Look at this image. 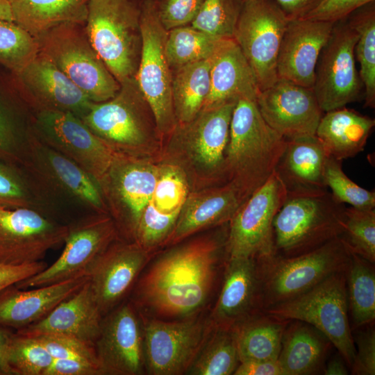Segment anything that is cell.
<instances>
[{
  "label": "cell",
  "mask_w": 375,
  "mask_h": 375,
  "mask_svg": "<svg viewBox=\"0 0 375 375\" xmlns=\"http://www.w3.org/2000/svg\"><path fill=\"white\" fill-rule=\"evenodd\" d=\"M228 227L178 242L144 267L129 299L141 316L176 320L200 314L227 259Z\"/></svg>",
  "instance_id": "6da1fadb"
},
{
  "label": "cell",
  "mask_w": 375,
  "mask_h": 375,
  "mask_svg": "<svg viewBox=\"0 0 375 375\" xmlns=\"http://www.w3.org/2000/svg\"><path fill=\"white\" fill-rule=\"evenodd\" d=\"M286 142L265 121L256 100H238L231 119L222 184L231 183L247 199L274 173Z\"/></svg>",
  "instance_id": "7a4b0ae2"
},
{
  "label": "cell",
  "mask_w": 375,
  "mask_h": 375,
  "mask_svg": "<svg viewBox=\"0 0 375 375\" xmlns=\"http://www.w3.org/2000/svg\"><path fill=\"white\" fill-rule=\"evenodd\" d=\"M120 85L112 98L93 103L81 119L115 152L149 158L162 143L154 114L135 78Z\"/></svg>",
  "instance_id": "3957f363"
},
{
  "label": "cell",
  "mask_w": 375,
  "mask_h": 375,
  "mask_svg": "<svg viewBox=\"0 0 375 375\" xmlns=\"http://www.w3.org/2000/svg\"><path fill=\"white\" fill-rule=\"evenodd\" d=\"M142 0H90L85 24L88 39L122 83L135 78L141 56Z\"/></svg>",
  "instance_id": "277c9868"
},
{
  "label": "cell",
  "mask_w": 375,
  "mask_h": 375,
  "mask_svg": "<svg viewBox=\"0 0 375 375\" xmlns=\"http://www.w3.org/2000/svg\"><path fill=\"white\" fill-rule=\"evenodd\" d=\"M235 103L201 110L188 122L176 124L166 140L169 155L190 180L222 185L225 151Z\"/></svg>",
  "instance_id": "5b68a950"
},
{
  "label": "cell",
  "mask_w": 375,
  "mask_h": 375,
  "mask_svg": "<svg viewBox=\"0 0 375 375\" xmlns=\"http://www.w3.org/2000/svg\"><path fill=\"white\" fill-rule=\"evenodd\" d=\"M345 208L329 191L287 196L273 221L274 254L300 255L339 238Z\"/></svg>",
  "instance_id": "8992f818"
},
{
  "label": "cell",
  "mask_w": 375,
  "mask_h": 375,
  "mask_svg": "<svg viewBox=\"0 0 375 375\" xmlns=\"http://www.w3.org/2000/svg\"><path fill=\"white\" fill-rule=\"evenodd\" d=\"M351 253L340 238L306 253L257 258L263 310L310 290L331 274L346 270Z\"/></svg>",
  "instance_id": "52a82bcc"
},
{
  "label": "cell",
  "mask_w": 375,
  "mask_h": 375,
  "mask_svg": "<svg viewBox=\"0 0 375 375\" xmlns=\"http://www.w3.org/2000/svg\"><path fill=\"white\" fill-rule=\"evenodd\" d=\"M346 270L331 274L307 292L263 312L313 326L330 340L351 368L356 349L349 320Z\"/></svg>",
  "instance_id": "ba28073f"
},
{
  "label": "cell",
  "mask_w": 375,
  "mask_h": 375,
  "mask_svg": "<svg viewBox=\"0 0 375 375\" xmlns=\"http://www.w3.org/2000/svg\"><path fill=\"white\" fill-rule=\"evenodd\" d=\"M18 165L49 202L65 198L108 214L97 182L83 168L38 138L27 128Z\"/></svg>",
  "instance_id": "9c48e42d"
},
{
  "label": "cell",
  "mask_w": 375,
  "mask_h": 375,
  "mask_svg": "<svg viewBox=\"0 0 375 375\" xmlns=\"http://www.w3.org/2000/svg\"><path fill=\"white\" fill-rule=\"evenodd\" d=\"M39 51L48 57L94 103L106 101L120 83L91 44L85 24L65 23L35 38Z\"/></svg>",
  "instance_id": "30bf717a"
},
{
  "label": "cell",
  "mask_w": 375,
  "mask_h": 375,
  "mask_svg": "<svg viewBox=\"0 0 375 375\" xmlns=\"http://www.w3.org/2000/svg\"><path fill=\"white\" fill-rule=\"evenodd\" d=\"M158 173V164L149 157L115 153L97 183L119 239L134 242L142 212L152 199Z\"/></svg>",
  "instance_id": "8fae6325"
},
{
  "label": "cell",
  "mask_w": 375,
  "mask_h": 375,
  "mask_svg": "<svg viewBox=\"0 0 375 375\" xmlns=\"http://www.w3.org/2000/svg\"><path fill=\"white\" fill-rule=\"evenodd\" d=\"M141 317L146 370L153 375L188 373L214 328L201 314L176 320Z\"/></svg>",
  "instance_id": "7c38bea8"
},
{
  "label": "cell",
  "mask_w": 375,
  "mask_h": 375,
  "mask_svg": "<svg viewBox=\"0 0 375 375\" xmlns=\"http://www.w3.org/2000/svg\"><path fill=\"white\" fill-rule=\"evenodd\" d=\"M142 44L135 79L154 114L159 135L165 140L176 125L172 70L165 53L167 31L158 17L153 0H142Z\"/></svg>",
  "instance_id": "4fadbf2b"
},
{
  "label": "cell",
  "mask_w": 375,
  "mask_h": 375,
  "mask_svg": "<svg viewBox=\"0 0 375 375\" xmlns=\"http://www.w3.org/2000/svg\"><path fill=\"white\" fill-rule=\"evenodd\" d=\"M289 21L272 0L244 2L233 39L250 65L260 91L278 79L277 58Z\"/></svg>",
  "instance_id": "5bb4252c"
},
{
  "label": "cell",
  "mask_w": 375,
  "mask_h": 375,
  "mask_svg": "<svg viewBox=\"0 0 375 375\" xmlns=\"http://www.w3.org/2000/svg\"><path fill=\"white\" fill-rule=\"evenodd\" d=\"M286 198L285 188L274 172L229 221L227 258L257 259L274 254L273 221Z\"/></svg>",
  "instance_id": "9a60e30c"
},
{
  "label": "cell",
  "mask_w": 375,
  "mask_h": 375,
  "mask_svg": "<svg viewBox=\"0 0 375 375\" xmlns=\"http://www.w3.org/2000/svg\"><path fill=\"white\" fill-rule=\"evenodd\" d=\"M358 38L346 18L334 23L320 53L312 88L324 112L344 107L360 97L363 86L355 62Z\"/></svg>",
  "instance_id": "2e32d148"
},
{
  "label": "cell",
  "mask_w": 375,
  "mask_h": 375,
  "mask_svg": "<svg viewBox=\"0 0 375 375\" xmlns=\"http://www.w3.org/2000/svg\"><path fill=\"white\" fill-rule=\"evenodd\" d=\"M117 239L118 233L109 214L96 213L84 217L69 225L65 248L52 265L15 285L26 289L87 276L94 261Z\"/></svg>",
  "instance_id": "e0dca14e"
},
{
  "label": "cell",
  "mask_w": 375,
  "mask_h": 375,
  "mask_svg": "<svg viewBox=\"0 0 375 375\" xmlns=\"http://www.w3.org/2000/svg\"><path fill=\"white\" fill-rule=\"evenodd\" d=\"M31 129L44 142L83 168L97 183L108 169L115 153L80 117L69 112H35Z\"/></svg>",
  "instance_id": "ac0fdd59"
},
{
  "label": "cell",
  "mask_w": 375,
  "mask_h": 375,
  "mask_svg": "<svg viewBox=\"0 0 375 375\" xmlns=\"http://www.w3.org/2000/svg\"><path fill=\"white\" fill-rule=\"evenodd\" d=\"M69 226L29 208L0 207V265L41 261L47 252L65 242Z\"/></svg>",
  "instance_id": "d6986e66"
},
{
  "label": "cell",
  "mask_w": 375,
  "mask_h": 375,
  "mask_svg": "<svg viewBox=\"0 0 375 375\" xmlns=\"http://www.w3.org/2000/svg\"><path fill=\"white\" fill-rule=\"evenodd\" d=\"M94 347L105 375L144 372L143 321L129 300L103 317Z\"/></svg>",
  "instance_id": "ffe728a7"
},
{
  "label": "cell",
  "mask_w": 375,
  "mask_h": 375,
  "mask_svg": "<svg viewBox=\"0 0 375 375\" xmlns=\"http://www.w3.org/2000/svg\"><path fill=\"white\" fill-rule=\"evenodd\" d=\"M150 258L137 243L117 239L94 261L87 276L103 317L131 293Z\"/></svg>",
  "instance_id": "44dd1931"
},
{
  "label": "cell",
  "mask_w": 375,
  "mask_h": 375,
  "mask_svg": "<svg viewBox=\"0 0 375 375\" xmlns=\"http://www.w3.org/2000/svg\"><path fill=\"white\" fill-rule=\"evenodd\" d=\"M256 103L267 124L287 140L315 135L324 113L312 88L282 78L260 91Z\"/></svg>",
  "instance_id": "7402d4cb"
},
{
  "label": "cell",
  "mask_w": 375,
  "mask_h": 375,
  "mask_svg": "<svg viewBox=\"0 0 375 375\" xmlns=\"http://www.w3.org/2000/svg\"><path fill=\"white\" fill-rule=\"evenodd\" d=\"M15 75L22 87L24 99L35 112H69L81 119L94 103L40 51Z\"/></svg>",
  "instance_id": "603a6c76"
},
{
  "label": "cell",
  "mask_w": 375,
  "mask_h": 375,
  "mask_svg": "<svg viewBox=\"0 0 375 375\" xmlns=\"http://www.w3.org/2000/svg\"><path fill=\"white\" fill-rule=\"evenodd\" d=\"M220 292L208 318L214 326H233L263 311L257 259L227 258Z\"/></svg>",
  "instance_id": "cb8c5ba5"
},
{
  "label": "cell",
  "mask_w": 375,
  "mask_h": 375,
  "mask_svg": "<svg viewBox=\"0 0 375 375\" xmlns=\"http://www.w3.org/2000/svg\"><path fill=\"white\" fill-rule=\"evenodd\" d=\"M333 25V23L308 19L290 20L277 58L278 78L313 88L317 60Z\"/></svg>",
  "instance_id": "d4e9b609"
},
{
  "label": "cell",
  "mask_w": 375,
  "mask_h": 375,
  "mask_svg": "<svg viewBox=\"0 0 375 375\" xmlns=\"http://www.w3.org/2000/svg\"><path fill=\"white\" fill-rule=\"evenodd\" d=\"M246 199L231 183L190 192L165 245H174L204 228L228 223Z\"/></svg>",
  "instance_id": "484cf974"
},
{
  "label": "cell",
  "mask_w": 375,
  "mask_h": 375,
  "mask_svg": "<svg viewBox=\"0 0 375 375\" xmlns=\"http://www.w3.org/2000/svg\"><path fill=\"white\" fill-rule=\"evenodd\" d=\"M329 155L315 135L287 140L274 172L287 196L311 195L329 191L325 167Z\"/></svg>",
  "instance_id": "4316f807"
},
{
  "label": "cell",
  "mask_w": 375,
  "mask_h": 375,
  "mask_svg": "<svg viewBox=\"0 0 375 375\" xmlns=\"http://www.w3.org/2000/svg\"><path fill=\"white\" fill-rule=\"evenodd\" d=\"M87 281L83 276L36 288H5L0 291V326L17 331L40 321Z\"/></svg>",
  "instance_id": "83f0119b"
},
{
  "label": "cell",
  "mask_w": 375,
  "mask_h": 375,
  "mask_svg": "<svg viewBox=\"0 0 375 375\" xmlns=\"http://www.w3.org/2000/svg\"><path fill=\"white\" fill-rule=\"evenodd\" d=\"M102 319L88 278L79 290L58 303L44 318L16 332L30 336L65 335L94 346Z\"/></svg>",
  "instance_id": "f1b7e54d"
},
{
  "label": "cell",
  "mask_w": 375,
  "mask_h": 375,
  "mask_svg": "<svg viewBox=\"0 0 375 375\" xmlns=\"http://www.w3.org/2000/svg\"><path fill=\"white\" fill-rule=\"evenodd\" d=\"M260 92L256 77L233 38L223 40L210 69V90L202 110L235 103L241 99L256 101Z\"/></svg>",
  "instance_id": "f546056e"
},
{
  "label": "cell",
  "mask_w": 375,
  "mask_h": 375,
  "mask_svg": "<svg viewBox=\"0 0 375 375\" xmlns=\"http://www.w3.org/2000/svg\"><path fill=\"white\" fill-rule=\"evenodd\" d=\"M332 347L330 340L313 326L290 320L283 334L277 361L284 375L322 374Z\"/></svg>",
  "instance_id": "4dcf8cb0"
},
{
  "label": "cell",
  "mask_w": 375,
  "mask_h": 375,
  "mask_svg": "<svg viewBox=\"0 0 375 375\" xmlns=\"http://www.w3.org/2000/svg\"><path fill=\"white\" fill-rule=\"evenodd\" d=\"M374 125V119L344 106L325 112L315 135L330 156L342 161L363 151Z\"/></svg>",
  "instance_id": "1f68e13d"
},
{
  "label": "cell",
  "mask_w": 375,
  "mask_h": 375,
  "mask_svg": "<svg viewBox=\"0 0 375 375\" xmlns=\"http://www.w3.org/2000/svg\"><path fill=\"white\" fill-rule=\"evenodd\" d=\"M90 0H10L12 22L35 38L65 23L85 24Z\"/></svg>",
  "instance_id": "d6a6232c"
},
{
  "label": "cell",
  "mask_w": 375,
  "mask_h": 375,
  "mask_svg": "<svg viewBox=\"0 0 375 375\" xmlns=\"http://www.w3.org/2000/svg\"><path fill=\"white\" fill-rule=\"evenodd\" d=\"M289 321L262 311L233 326L240 362L277 360Z\"/></svg>",
  "instance_id": "836d02e7"
},
{
  "label": "cell",
  "mask_w": 375,
  "mask_h": 375,
  "mask_svg": "<svg viewBox=\"0 0 375 375\" xmlns=\"http://www.w3.org/2000/svg\"><path fill=\"white\" fill-rule=\"evenodd\" d=\"M213 55L172 70V94L176 124L190 122L202 110L210 90Z\"/></svg>",
  "instance_id": "e575fe53"
},
{
  "label": "cell",
  "mask_w": 375,
  "mask_h": 375,
  "mask_svg": "<svg viewBox=\"0 0 375 375\" xmlns=\"http://www.w3.org/2000/svg\"><path fill=\"white\" fill-rule=\"evenodd\" d=\"M346 287L349 313L352 321L351 329L374 323V263L351 253V261L346 270Z\"/></svg>",
  "instance_id": "d590c367"
},
{
  "label": "cell",
  "mask_w": 375,
  "mask_h": 375,
  "mask_svg": "<svg viewBox=\"0 0 375 375\" xmlns=\"http://www.w3.org/2000/svg\"><path fill=\"white\" fill-rule=\"evenodd\" d=\"M358 33L355 56L360 64L359 76L364 87L365 106L375 107V1L353 12L347 17Z\"/></svg>",
  "instance_id": "8d00e7d4"
},
{
  "label": "cell",
  "mask_w": 375,
  "mask_h": 375,
  "mask_svg": "<svg viewBox=\"0 0 375 375\" xmlns=\"http://www.w3.org/2000/svg\"><path fill=\"white\" fill-rule=\"evenodd\" d=\"M240 363L233 326H214L188 373L230 375Z\"/></svg>",
  "instance_id": "74e56055"
},
{
  "label": "cell",
  "mask_w": 375,
  "mask_h": 375,
  "mask_svg": "<svg viewBox=\"0 0 375 375\" xmlns=\"http://www.w3.org/2000/svg\"><path fill=\"white\" fill-rule=\"evenodd\" d=\"M223 40L191 25L167 31L165 53L171 70L210 58Z\"/></svg>",
  "instance_id": "f35d334b"
},
{
  "label": "cell",
  "mask_w": 375,
  "mask_h": 375,
  "mask_svg": "<svg viewBox=\"0 0 375 375\" xmlns=\"http://www.w3.org/2000/svg\"><path fill=\"white\" fill-rule=\"evenodd\" d=\"M48 203L18 165L0 158V207L29 208L45 213Z\"/></svg>",
  "instance_id": "ab89813d"
},
{
  "label": "cell",
  "mask_w": 375,
  "mask_h": 375,
  "mask_svg": "<svg viewBox=\"0 0 375 375\" xmlns=\"http://www.w3.org/2000/svg\"><path fill=\"white\" fill-rule=\"evenodd\" d=\"M339 238L351 252L375 262V210L345 208L343 230Z\"/></svg>",
  "instance_id": "60d3db41"
},
{
  "label": "cell",
  "mask_w": 375,
  "mask_h": 375,
  "mask_svg": "<svg viewBox=\"0 0 375 375\" xmlns=\"http://www.w3.org/2000/svg\"><path fill=\"white\" fill-rule=\"evenodd\" d=\"M39 53L36 39L15 22L0 19V65L14 74Z\"/></svg>",
  "instance_id": "b9f144b4"
},
{
  "label": "cell",
  "mask_w": 375,
  "mask_h": 375,
  "mask_svg": "<svg viewBox=\"0 0 375 375\" xmlns=\"http://www.w3.org/2000/svg\"><path fill=\"white\" fill-rule=\"evenodd\" d=\"M53 358L35 337L14 332L8 363L12 375H44Z\"/></svg>",
  "instance_id": "7bdbcfd3"
},
{
  "label": "cell",
  "mask_w": 375,
  "mask_h": 375,
  "mask_svg": "<svg viewBox=\"0 0 375 375\" xmlns=\"http://www.w3.org/2000/svg\"><path fill=\"white\" fill-rule=\"evenodd\" d=\"M190 184L182 168L169 161L158 164L151 202L163 213L180 211L190 194Z\"/></svg>",
  "instance_id": "ee69618b"
},
{
  "label": "cell",
  "mask_w": 375,
  "mask_h": 375,
  "mask_svg": "<svg viewBox=\"0 0 375 375\" xmlns=\"http://www.w3.org/2000/svg\"><path fill=\"white\" fill-rule=\"evenodd\" d=\"M243 4L242 0H204L190 25L219 39L233 38Z\"/></svg>",
  "instance_id": "f6af8a7d"
},
{
  "label": "cell",
  "mask_w": 375,
  "mask_h": 375,
  "mask_svg": "<svg viewBox=\"0 0 375 375\" xmlns=\"http://www.w3.org/2000/svg\"><path fill=\"white\" fill-rule=\"evenodd\" d=\"M324 176L329 192L338 203L359 209H374V191L367 190L351 180L343 172L341 160L329 156Z\"/></svg>",
  "instance_id": "bcb514c9"
},
{
  "label": "cell",
  "mask_w": 375,
  "mask_h": 375,
  "mask_svg": "<svg viewBox=\"0 0 375 375\" xmlns=\"http://www.w3.org/2000/svg\"><path fill=\"white\" fill-rule=\"evenodd\" d=\"M180 211L161 212L151 201L142 212L134 242L149 253L165 246L175 227Z\"/></svg>",
  "instance_id": "7dc6e473"
},
{
  "label": "cell",
  "mask_w": 375,
  "mask_h": 375,
  "mask_svg": "<svg viewBox=\"0 0 375 375\" xmlns=\"http://www.w3.org/2000/svg\"><path fill=\"white\" fill-rule=\"evenodd\" d=\"M26 129L22 128L15 106L0 94L1 159L12 163L19 161Z\"/></svg>",
  "instance_id": "c3c4849f"
},
{
  "label": "cell",
  "mask_w": 375,
  "mask_h": 375,
  "mask_svg": "<svg viewBox=\"0 0 375 375\" xmlns=\"http://www.w3.org/2000/svg\"><path fill=\"white\" fill-rule=\"evenodd\" d=\"M33 337L40 341L53 359H81L100 365L93 345L60 334H42Z\"/></svg>",
  "instance_id": "681fc988"
},
{
  "label": "cell",
  "mask_w": 375,
  "mask_h": 375,
  "mask_svg": "<svg viewBox=\"0 0 375 375\" xmlns=\"http://www.w3.org/2000/svg\"><path fill=\"white\" fill-rule=\"evenodd\" d=\"M204 0H153L162 26L172 28L190 25L197 17Z\"/></svg>",
  "instance_id": "f907efd6"
},
{
  "label": "cell",
  "mask_w": 375,
  "mask_h": 375,
  "mask_svg": "<svg viewBox=\"0 0 375 375\" xmlns=\"http://www.w3.org/2000/svg\"><path fill=\"white\" fill-rule=\"evenodd\" d=\"M352 335L355 356L351 367L355 375L375 374V330L374 323L355 328Z\"/></svg>",
  "instance_id": "816d5d0a"
},
{
  "label": "cell",
  "mask_w": 375,
  "mask_h": 375,
  "mask_svg": "<svg viewBox=\"0 0 375 375\" xmlns=\"http://www.w3.org/2000/svg\"><path fill=\"white\" fill-rule=\"evenodd\" d=\"M375 0H323L303 19L336 23L346 19L358 8Z\"/></svg>",
  "instance_id": "f5cc1de1"
},
{
  "label": "cell",
  "mask_w": 375,
  "mask_h": 375,
  "mask_svg": "<svg viewBox=\"0 0 375 375\" xmlns=\"http://www.w3.org/2000/svg\"><path fill=\"white\" fill-rule=\"evenodd\" d=\"M44 375H105L101 366L81 359H53Z\"/></svg>",
  "instance_id": "db71d44e"
},
{
  "label": "cell",
  "mask_w": 375,
  "mask_h": 375,
  "mask_svg": "<svg viewBox=\"0 0 375 375\" xmlns=\"http://www.w3.org/2000/svg\"><path fill=\"white\" fill-rule=\"evenodd\" d=\"M47 266L43 261L19 265H0V291L39 273Z\"/></svg>",
  "instance_id": "11a10c76"
},
{
  "label": "cell",
  "mask_w": 375,
  "mask_h": 375,
  "mask_svg": "<svg viewBox=\"0 0 375 375\" xmlns=\"http://www.w3.org/2000/svg\"><path fill=\"white\" fill-rule=\"evenodd\" d=\"M283 12L289 20L303 19L323 0H272Z\"/></svg>",
  "instance_id": "9f6ffc18"
},
{
  "label": "cell",
  "mask_w": 375,
  "mask_h": 375,
  "mask_svg": "<svg viewBox=\"0 0 375 375\" xmlns=\"http://www.w3.org/2000/svg\"><path fill=\"white\" fill-rule=\"evenodd\" d=\"M234 375H284L277 360H253L239 364Z\"/></svg>",
  "instance_id": "6f0895ef"
},
{
  "label": "cell",
  "mask_w": 375,
  "mask_h": 375,
  "mask_svg": "<svg viewBox=\"0 0 375 375\" xmlns=\"http://www.w3.org/2000/svg\"><path fill=\"white\" fill-rule=\"evenodd\" d=\"M14 332L0 326V375H12L8 363V351Z\"/></svg>",
  "instance_id": "680465c9"
},
{
  "label": "cell",
  "mask_w": 375,
  "mask_h": 375,
  "mask_svg": "<svg viewBox=\"0 0 375 375\" xmlns=\"http://www.w3.org/2000/svg\"><path fill=\"white\" fill-rule=\"evenodd\" d=\"M348 365L338 352V354L332 357L328 361H326L322 374L324 375H347L349 370ZM349 367V366H348Z\"/></svg>",
  "instance_id": "91938a15"
},
{
  "label": "cell",
  "mask_w": 375,
  "mask_h": 375,
  "mask_svg": "<svg viewBox=\"0 0 375 375\" xmlns=\"http://www.w3.org/2000/svg\"><path fill=\"white\" fill-rule=\"evenodd\" d=\"M0 19L12 22L9 1L0 0Z\"/></svg>",
  "instance_id": "94428289"
},
{
  "label": "cell",
  "mask_w": 375,
  "mask_h": 375,
  "mask_svg": "<svg viewBox=\"0 0 375 375\" xmlns=\"http://www.w3.org/2000/svg\"><path fill=\"white\" fill-rule=\"evenodd\" d=\"M242 1H243V2H244V1H247V0H242Z\"/></svg>",
  "instance_id": "6125c7cd"
},
{
  "label": "cell",
  "mask_w": 375,
  "mask_h": 375,
  "mask_svg": "<svg viewBox=\"0 0 375 375\" xmlns=\"http://www.w3.org/2000/svg\"><path fill=\"white\" fill-rule=\"evenodd\" d=\"M6 1H9L10 0H6Z\"/></svg>",
  "instance_id": "be15d7a7"
}]
</instances>
